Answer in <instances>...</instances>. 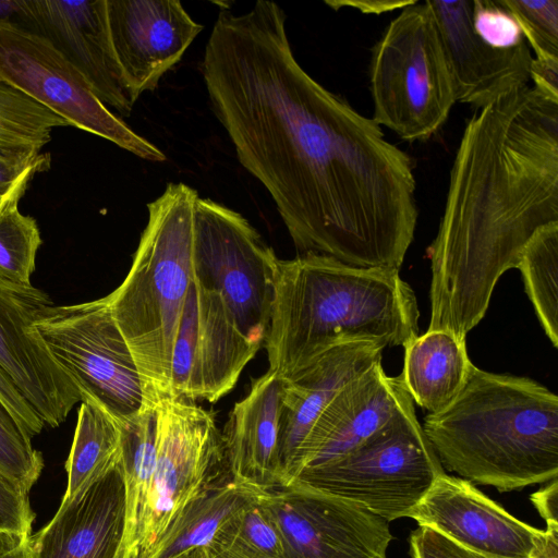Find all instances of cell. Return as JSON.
I'll return each mask as SVG.
<instances>
[{
  "label": "cell",
  "mask_w": 558,
  "mask_h": 558,
  "mask_svg": "<svg viewBox=\"0 0 558 558\" xmlns=\"http://www.w3.org/2000/svg\"><path fill=\"white\" fill-rule=\"evenodd\" d=\"M26 7L27 31L51 43L106 107L129 117L137 100L114 52L107 0H26Z\"/></svg>",
  "instance_id": "9a60e30c"
},
{
  "label": "cell",
  "mask_w": 558,
  "mask_h": 558,
  "mask_svg": "<svg viewBox=\"0 0 558 558\" xmlns=\"http://www.w3.org/2000/svg\"><path fill=\"white\" fill-rule=\"evenodd\" d=\"M409 399L401 375L388 376L381 362L371 366L348 383L318 416L300 448L288 483L302 471L348 453L385 425Z\"/></svg>",
  "instance_id": "d6986e66"
},
{
  "label": "cell",
  "mask_w": 558,
  "mask_h": 558,
  "mask_svg": "<svg viewBox=\"0 0 558 558\" xmlns=\"http://www.w3.org/2000/svg\"><path fill=\"white\" fill-rule=\"evenodd\" d=\"M413 403L409 399L348 453L290 482L350 500L387 522L408 517L445 472Z\"/></svg>",
  "instance_id": "52a82bcc"
},
{
  "label": "cell",
  "mask_w": 558,
  "mask_h": 558,
  "mask_svg": "<svg viewBox=\"0 0 558 558\" xmlns=\"http://www.w3.org/2000/svg\"><path fill=\"white\" fill-rule=\"evenodd\" d=\"M400 374L413 402L435 414L448 408L465 386L473 367L465 339L448 330L416 335L403 344Z\"/></svg>",
  "instance_id": "603a6c76"
},
{
  "label": "cell",
  "mask_w": 558,
  "mask_h": 558,
  "mask_svg": "<svg viewBox=\"0 0 558 558\" xmlns=\"http://www.w3.org/2000/svg\"><path fill=\"white\" fill-rule=\"evenodd\" d=\"M178 558H208L207 551L205 548L196 549L186 554L181 555Z\"/></svg>",
  "instance_id": "b9f144b4"
},
{
  "label": "cell",
  "mask_w": 558,
  "mask_h": 558,
  "mask_svg": "<svg viewBox=\"0 0 558 558\" xmlns=\"http://www.w3.org/2000/svg\"><path fill=\"white\" fill-rule=\"evenodd\" d=\"M114 52L137 100L154 90L204 26L178 0H107Z\"/></svg>",
  "instance_id": "e0dca14e"
},
{
  "label": "cell",
  "mask_w": 558,
  "mask_h": 558,
  "mask_svg": "<svg viewBox=\"0 0 558 558\" xmlns=\"http://www.w3.org/2000/svg\"><path fill=\"white\" fill-rule=\"evenodd\" d=\"M156 469L132 558H149L181 512L230 475L223 436L211 412L182 399L157 403Z\"/></svg>",
  "instance_id": "30bf717a"
},
{
  "label": "cell",
  "mask_w": 558,
  "mask_h": 558,
  "mask_svg": "<svg viewBox=\"0 0 558 558\" xmlns=\"http://www.w3.org/2000/svg\"><path fill=\"white\" fill-rule=\"evenodd\" d=\"M21 198L0 208V280L29 286L41 238L36 220L20 211Z\"/></svg>",
  "instance_id": "f1b7e54d"
},
{
  "label": "cell",
  "mask_w": 558,
  "mask_h": 558,
  "mask_svg": "<svg viewBox=\"0 0 558 558\" xmlns=\"http://www.w3.org/2000/svg\"><path fill=\"white\" fill-rule=\"evenodd\" d=\"M198 193L168 183L148 203V221L129 274L109 295L113 318L133 355L146 403L170 398L174 341L193 280L192 248Z\"/></svg>",
  "instance_id": "5b68a950"
},
{
  "label": "cell",
  "mask_w": 558,
  "mask_h": 558,
  "mask_svg": "<svg viewBox=\"0 0 558 558\" xmlns=\"http://www.w3.org/2000/svg\"><path fill=\"white\" fill-rule=\"evenodd\" d=\"M260 347L242 335L220 295L193 278L171 357L170 398L218 401Z\"/></svg>",
  "instance_id": "4fadbf2b"
},
{
  "label": "cell",
  "mask_w": 558,
  "mask_h": 558,
  "mask_svg": "<svg viewBox=\"0 0 558 558\" xmlns=\"http://www.w3.org/2000/svg\"><path fill=\"white\" fill-rule=\"evenodd\" d=\"M125 487L120 465L83 494L61 500L29 535L32 558H124Z\"/></svg>",
  "instance_id": "ffe728a7"
},
{
  "label": "cell",
  "mask_w": 558,
  "mask_h": 558,
  "mask_svg": "<svg viewBox=\"0 0 558 558\" xmlns=\"http://www.w3.org/2000/svg\"><path fill=\"white\" fill-rule=\"evenodd\" d=\"M259 504L282 537L284 558H387L389 522L350 500L290 482Z\"/></svg>",
  "instance_id": "7c38bea8"
},
{
  "label": "cell",
  "mask_w": 558,
  "mask_h": 558,
  "mask_svg": "<svg viewBox=\"0 0 558 558\" xmlns=\"http://www.w3.org/2000/svg\"><path fill=\"white\" fill-rule=\"evenodd\" d=\"M29 535L12 531H0V558H32Z\"/></svg>",
  "instance_id": "ab89813d"
},
{
  "label": "cell",
  "mask_w": 558,
  "mask_h": 558,
  "mask_svg": "<svg viewBox=\"0 0 558 558\" xmlns=\"http://www.w3.org/2000/svg\"><path fill=\"white\" fill-rule=\"evenodd\" d=\"M533 87L558 100V58L534 57L530 64Z\"/></svg>",
  "instance_id": "8d00e7d4"
},
{
  "label": "cell",
  "mask_w": 558,
  "mask_h": 558,
  "mask_svg": "<svg viewBox=\"0 0 558 558\" xmlns=\"http://www.w3.org/2000/svg\"><path fill=\"white\" fill-rule=\"evenodd\" d=\"M281 377L268 369L229 413L222 433L230 476L265 490L281 487Z\"/></svg>",
  "instance_id": "7402d4cb"
},
{
  "label": "cell",
  "mask_w": 558,
  "mask_h": 558,
  "mask_svg": "<svg viewBox=\"0 0 558 558\" xmlns=\"http://www.w3.org/2000/svg\"><path fill=\"white\" fill-rule=\"evenodd\" d=\"M441 465L499 492L558 475V397L537 381L473 365L456 400L424 417Z\"/></svg>",
  "instance_id": "277c9868"
},
{
  "label": "cell",
  "mask_w": 558,
  "mask_h": 558,
  "mask_svg": "<svg viewBox=\"0 0 558 558\" xmlns=\"http://www.w3.org/2000/svg\"><path fill=\"white\" fill-rule=\"evenodd\" d=\"M473 27L496 48H512L525 40L517 20L498 0H473Z\"/></svg>",
  "instance_id": "d6a6232c"
},
{
  "label": "cell",
  "mask_w": 558,
  "mask_h": 558,
  "mask_svg": "<svg viewBox=\"0 0 558 558\" xmlns=\"http://www.w3.org/2000/svg\"><path fill=\"white\" fill-rule=\"evenodd\" d=\"M0 400L33 438L46 426L11 377L0 367Z\"/></svg>",
  "instance_id": "d590c367"
},
{
  "label": "cell",
  "mask_w": 558,
  "mask_h": 558,
  "mask_svg": "<svg viewBox=\"0 0 558 558\" xmlns=\"http://www.w3.org/2000/svg\"><path fill=\"white\" fill-rule=\"evenodd\" d=\"M531 501L547 525H558V481L551 480L549 485L530 496Z\"/></svg>",
  "instance_id": "74e56055"
},
{
  "label": "cell",
  "mask_w": 558,
  "mask_h": 558,
  "mask_svg": "<svg viewBox=\"0 0 558 558\" xmlns=\"http://www.w3.org/2000/svg\"><path fill=\"white\" fill-rule=\"evenodd\" d=\"M415 2L414 0L408 1H395V0H332L325 1L333 10H338L343 7L356 9L364 14H381L390 12L397 9L402 10L403 8Z\"/></svg>",
  "instance_id": "f35d334b"
},
{
  "label": "cell",
  "mask_w": 558,
  "mask_h": 558,
  "mask_svg": "<svg viewBox=\"0 0 558 558\" xmlns=\"http://www.w3.org/2000/svg\"><path fill=\"white\" fill-rule=\"evenodd\" d=\"M279 260L241 214L210 198H197L193 278L220 295L242 335L259 345L270 324Z\"/></svg>",
  "instance_id": "ba28073f"
},
{
  "label": "cell",
  "mask_w": 558,
  "mask_h": 558,
  "mask_svg": "<svg viewBox=\"0 0 558 558\" xmlns=\"http://www.w3.org/2000/svg\"><path fill=\"white\" fill-rule=\"evenodd\" d=\"M36 330L58 366L117 422L135 416L147 403L142 378L107 296L50 306Z\"/></svg>",
  "instance_id": "9c48e42d"
},
{
  "label": "cell",
  "mask_w": 558,
  "mask_h": 558,
  "mask_svg": "<svg viewBox=\"0 0 558 558\" xmlns=\"http://www.w3.org/2000/svg\"><path fill=\"white\" fill-rule=\"evenodd\" d=\"M420 312L399 270L363 268L305 253L279 260L269 328V371L289 376L331 347L381 341L403 347L418 335Z\"/></svg>",
  "instance_id": "3957f363"
},
{
  "label": "cell",
  "mask_w": 558,
  "mask_h": 558,
  "mask_svg": "<svg viewBox=\"0 0 558 558\" xmlns=\"http://www.w3.org/2000/svg\"><path fill=\"white\" fill-rule=\"evenodd\" d=\"M283 9H221L201 65L238 160L301 253L400 270L418 218L410 156L295 59Z\"/></svg>",
  "instance_id": "6da1fadb"
},
{
  "label": "cell",
  "mask_w": 558,
  "mask_h": 558,
  "mask_svg": "<svg viewBox=\"0 0 558 558\" xmlns=\"http://www.w3.org/2000/svg\"><path fill=\"white\" fill-rule=\"evenodd\" d=\"M266 492L230 475L219 480L181 512L149 558H178L207 548L240 512Z\"/></svg>",
  "instance_id": "cb8c5ba5"
},
{
  "label": "cell",
  "mask_w": 558,
  "mask_h": 558,
  "mask_svg": "<svg viewBox=\"0 0 558 558\" xmlns=\"http://www.w3.org/2000/svg\"><path fill=\"white\" fill-rule=\"evenodd\" d=\"M72 447L65 462L64 500L83 494L121 461L120 424L90 399H82Z\"/></svg>",
  "instance_id": "484cf974"
},
{
  "label": "cell",
  "mask_w": 558,
  "mask_h": 558,
  "mask_svg": "<svg viewBox=\"0 0 558 558\" xmlns=\"http://www.w3.org/2000/svg\"><path fill=\"white\" fill-rule=\"evenodd\" d=\"M408 517L487 558H530L541 531L510 514L472 482L445 472Z\"/></svg>",
  "instance_id": "2e32d148"
},
{
  "label": "cell",
  "mask_w": 558,
  "mask_h": 558,
  "mask_svg": "<svg viewBox=\"0 0 558 558\" xmlns=\"http://www.w3.org/2000/svg\"><path fill=\"white\" fill-rule=\"evenodd\" d=\"M372 119L407 142L426 141L456 104L453 77L426 1L403 8L372 48Z\"/></svg>",
  "instance_id": "8992f818"
},
{
  "label": "cell",
  "mask_w": 558,
  "mask_h": 558,
  "mask_svg": "<svg viewBox=\"0 0 558 558\" xmlns=\"http://www.w3.org/2000/svg\"><path fill=\"white\" fill-rule=\"evenodd\" d=\"M449 60L457 101L482 109L529 84L533 59L525 40L512 48L485 43L473 27V0H426Z\"/></svg>",
  "instance_id": "ac0fdd59"
},
{
  "label": "cell",
  "mask_w": 558,
  "mask_h": 558,
  "mask_svg": "<svg viewBox=\"0 0 558 558\" xmlns=\"http://www.w3.org/2000/svg\"><path fill=\"white\" fill-rule=\"evenodd\" d=\"M517 20L535 57L558 58V0H498Z\"/></svg>",
  "instance_id": "4dcf8cb0"
},
{
  "label": "cell",
  "mask_w": 558,
  "mask_h": 558,
  "mask_svg": "<svg viewBox=\"0 0 558 558\" xmlns=\"http://www.w3.org/2000/svg\"><path fill=\"white\" fill-rule=\"evenodd\" d=\"M530 558H558V525H547L539 531Z\"/></svg>",
  "instance_id": "60d3db41"
},
{
  "label": "cell",
  "mask_w": 558,
  "mask_h": 558,
  "mask_svg": "<svg viewBox=\"0 0 558 558\" xmlns=\"http://www.w3.org/2000/svg\"><path fill=\"white\" fill-rule=\"evenodd\" d=\"M0 81L63 118L135 156L161 162L156 145L138 135L94 94L74 65L46 38L0 22Z\"/></svg>",
  "instance_id": "8fae6325"
},
{
  "label": "cell",
  "mask_w": 558,
  "mask_h": 558,
  "mask_svg": "<svg viewBox=\"0 0 558 558\" xmlns=\"http://www.w3.org/2000/svg\"><path fill=\"white\" fill-rule=\"evenodd\" d=\"M551 222H558V100L526 84L465 124L427 250V330L465 339L501 275L519 267L529 240Z\"/></svg>",
  "instance_id": "7a4b0ae2"
},
{
  "label": "cell",
  "mask_w": 558,
  "mask_h": 558,
  "mask_svg": "<svg viewBox=\"0 0 558 558\" xmlns=\"http://www.w3.org/2000/svg\"><path fill=\"white\" fill-rule=\"evenodd\" d=\"M409 543L412 558H487L427 526L412 531Z\"/></svg>",
  "instance_id": "e575fe53"
},
{
  "label": "cell",
  "mask_w": 558,
  "mask_h": 558,
  "mask_svg": "<svg viewBox=\"0 0 558 558\" xmlns=\"http://www.w3.org/2000/svg\"><path fill=\"white\" fill-rule=\"evenodd\" d=\"M43 469L32 437L0 400V475L28 494Z\"/></svg>",
  "instance_id": "f546056e"
},
{
  "label": "cell",
  "mask_w": 558,
  "mask_h": 558,
  "mask_svg": "<svg viewBox=\"0 0 558 558\" xmlns=\"http://www.w3.org/2000/svg\"><path fill=\"white\" fill-rule=\"evenodd\" d=\"M50 306L48 294L32 284L0 280V367L44 424L58 427L82 396L36 330V319Z\"/></svg>",
  "instance_id": "5bb4252c"
},
{
  "label": "cell",
  "mask_w": 558,
  "mask_h": 558,
  "mask_svg": "<svg viewBox=\"0 0 558 558\" xmlns=\"http://www.w3.org/2000/svg\"><path fill=\"white\" fill-rule=\"evenodd\" d=\"M526 294L551 344L558 347V222L541 227L526 243L518 267Z\"/></svg>",
  "instance_id": "4316f807"
},
{
  "label": "cell",
  "mask_w": 558,
  "mask_h": 558,
  "mask_svg": "<svg viewBox=\"0 0 558 558\" xmlns=\"http://www.w3.org/2000/svg\"><path fill=\"white\" fill-rule=\"evenodd\" d=\"M34 519L28 494L0 475V531L31 534Z\"/></svg>",
  "instance_id": "836d02e7"
},
{
  "label": "cell",
  "mask_w": 558,
  "mask_h": 558,
  "mask_svg": "<svg viewBox=\"0 0 558 558\" xmlns=\"http://www.w3.org/2000/svg\"><path fill=\"white\" fill-rule=\"evenodd\" d=\"M50 160L41 150H0V208L23 197L32 179L49 169Z\"/></svg>",
  "instance_id": "1f68e13d"
},
{
  "label": "cell",
  "mask_w": 558,
  "mask_h": 558,
  "mask_svg": "<svg viewBox=\"0 0 558 558\" xmlns=\"http://www.w3.org/2000/svg\"><path fill=\"white\" fill-rule=\"evenodd\" d=\"M205 549L208 558H284L282 537L259 500L240 512Z\"/></svg>",
  "instance_id": "83f0119b"
},
{
  "label": "cell",
  "mask_w": 558,
  "mask_h": 558,
  "mask_svg": "<svg viewBox=\"0 0 558 558\" xmlns=\"http://www.w3.org/2000/svg\"><path fill=\"white\" fill-rule=\"evenodd\" d=\"M119 424L120 469L125 487L124 558H132L156 469L157 405L147 403L135 416Z\"/></svg>",
  "instance_id": "d4e9b609"
},
{
  "label": "cell",
  "mask_w": 558,
  "mask_h": 558,
  "mask_svg": "<svg viewBox=\"0 0 558 558\" xmlns=\"http://www.w3.org/2000/svg\"><path fill=\"white\" fill-rule=\"evenodd\" d=\"M386 347L381 341L342 342L281 378L280 454L284 485L318 416L348 383L381 362Z\"/></svg>",
  "instance_id": "44dd1931"
}]
</instances>
